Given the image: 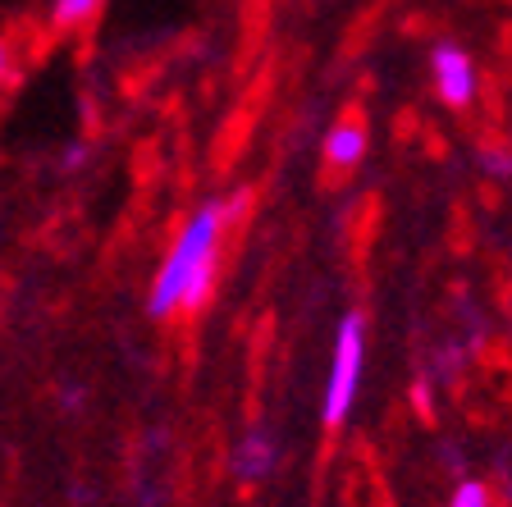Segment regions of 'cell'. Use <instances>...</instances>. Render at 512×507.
I'll return each instance as SVG.
<instances>
[{
    "instance_id": "8",
    "label": "cell",
    "mask_w": 512,
    "mask_h": 507,
    "mask_svg": "<svg viewBox=\"0 0 512 507\" xmlns=\"http://www.w3.org/2000/svg\"><path fill=\"white\" fill-rule=\"evenodd\" d=\"M444 507H494V489L476 476H462L458 485L448 489V503Z\"/></svg>"
},
{
    "instance_id": "3",
    "label": "cell",
    "mask_w": 512,
    "mask_h": 507,
    "mask_svg": "<svg viewBox=\"0 0 512 507\" xmlns=\"http://www.w3.org/2000/svg\"><path fill=\"white\" fill-rule=\"evenodd\" d=\"M430 87L448 110H471L480 96V69L471 60L467 46L458 42H435L430 46Z\"/></svg>"
},
{
    "instance_id": "10",
    "label": "cell",
    "mask_w": 512,
    "mask_h": 507,
    "mask_svg": "<svg viewBox=\"0 0 512 507\" xmlns=\"http://www.w3.org/2000/svg\"><path fill=\"white\" fill-rule=\"evenodd\" d=\"M87 160V147L83 142H69V147H64V156H60V169H78Z\"/></svg>"
},
{
    "instance_id": "6",
    "label": "cell",
    "mask_w": 512,
    "mask_h": 507,
    "mask_svg": "<svg viewBox=\"0 0 512 507\" xmlns=\"http://www.w3.org/2000/svg\"><path fill=\"white\" fill-rule=\"evenodd\" d=\"M106 10V0H46V28L51 32H83Z\"/></svg>"
},
{
    "instance_id": "5",
    "label": "cell",
    "mask_w": 512,
    "mask_h": 507,
    "mask_svg": "<svg viewBox=\"0 0 512 507\" xmlns=\"http://www.w3.org/2000/svg\"><path fill=\"white\" fill-rule=\"evenodd\" d=\"M366 151H371V133H366L362 115L334 119L325 142H320V160H325V169H334V174H352V169L366 160Z\"/></svg>"
},
{
    "instance_id": "2",
    "label": "cell",
    "mask_w": 512,
    "mask_h": 507,
    "mask_svg": "<svg viewBox=\"0 0 512 507\" xmlns=\"http://www.w3.org/2000/svg\"><path fill=\"white\" fill-rule=\"evenodd\" d=\"M362 375H366V316L362 311H343L330 343L325 389H320V425L325 430L348 425L352 407L362 398Z\"/></svg>"
},
{
    "instance_id": "9",
    "label": "cell",
    "mask_w": 512,
    "mask_h": 507,
    "mask_svg": "<svg viewBox=\"0 0 512 507\" xmlns=\"http://www.w3.org/2000/svg\"><path fill=\"white\" fill-rule=\"evenodd\" d=\"M14 78V42L10 37H0V87Z\"/></svg>"
},
{
    "instance_id": "4",
    "label": "cell",
    "mask_w": 512,
    "mask_h": 507,
    "mask_svg": "<svg viewBox=\"0 0 512 507\" xmlns=\"http://www.w3.org/2000/svg\"><path fill=\"white\" fill-rule=\"evenodd\" d=\"M279 462H284V439H279V430L266 421H252L234 444H229V476H234L238 485H266L279 471Z\"/></svg>"
},
{
    "instance_id": "1",
    "label": "cell",
    "mask_w": 512,
    "mask_h": 507,
    "mask_svg": "<svg viewBox=\"0 0 512 507\" xmlns=\"http://www.w3.org/2000/svg\"><path fill=\"white\" fill-rule=\"evenodd\" d=\"M243 206H247V197L238 192V197H206L183 215L174 238L165 243V256H160L151 288H147L151 320H160V325L188 320L211 302L224 247H229V233H234Z\"/></svg>"
},
{
    "instance_id": "7",
    "label": "cell",
    "mask_w": 512,
    "mask_h": 507,
    "mask_svg": "<svg viewBox=\"0 0 512 507\" xmlns=\"http://www.w3.org/2000/svg\"><path fill=\"white\" fill-rule=\"evenodd\" d=\"M476 169L494 183H508L512 179V147L508 142H485V147L476 151Z\"/></svg>"
}]
</instances>
